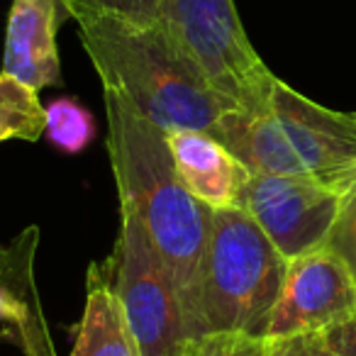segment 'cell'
<instances>
[{
	"mask_svg": "<svg viewBox=\"0 0 356 356\" xmlns=\"http://www.w3.org/2000/svg\"><path fill=\"white\" fill-rule=\"evenodd\" d=\"M105 93L108 154L120 208L132 210L147 229L173 281L193 341L200 337V271L210 234V213L173 163L168 134L113 90Z\"/></svg>",
	"mask_w": 356,
	"mask_h": 356,
	"instance_id": "1",
	"label": "cell"
},
{
	"mask_svg": "<svg viewBox=\"0 0 356 356\" xmlns=\"http://www.w3.org/2000/svg\"><path fill=\"white\" fill-rule=\"evenodd\" d=\"M76 22L86 54L103 81L166 134L198 129L213 134L227 110L200 69L161 22H142L95 0H59Z\"/></svg>",
	"mask_w": 356,
	"mask_h": 356,
	"instance_id": "2",
	"label": "cell"
},
{
	"mask_svg": "<svg viewBox=\"0 0 356 356\" xmlns=\"http://www.w3.org/2000/svg\"><path fill=\"white\" fill-rule=\"evenodd\" d=\"M286 271L288 261L247 210H213L200 271V337L242 332L266 339Z\"/></svg>",
	"mask_w": 356,
	"mask_h": 356,
	"instance_id": "3",
	"label": "cell"
},
{
	"mask_svg": "<svg viewBox=\"0 0 356 356\" xmlns=\"http://www.w3.org/2000/svg\"><path fill=\"white\" fill-rule=\"evenodd\" d=\"M159 22L234 110H266L276 76L249 42L234 0H163Z\"/></svg>",
	"mask_w": 356,
	"mask_h": 356,
	"instance_id": "4",
	"label": "cell"
},
{
	"mask_svg": "<svg viewBox=\"0 0 356 356\" xmlns=\"http://www.w3.org/2000/svg\"><path fill=\"white\" fill-rule=\"evenodd\" d=\"M122 302L139 356H188L191 327L166 266L147 229L127 208H120V237L105 266Z\"/></svg>",
	"mask_w": 356,
	"mask_h": 356,
	"instance_id": "5",
	"label": "cell"
},
{
	"mask_svg": "<svg viewBox=\"0 0 356 356\" xmlns=\"http://www.w3.org/2000/svg\"><path fill=\"white\" fill-rule=\"evenodd\" d=\"M344 195L312 178L252 173L242 203L286 261L325 247Z\"/></svg>",
	"mask_w": 356,
	"mask_h": 356,
	"instance_id": "6",
	"label": "cell"
},
{
	"mask_svg": "<svg viewBox=\"0 0 356 356\" xmlns=\"http://www.w3.org/2000/svg\"><path fill=\"white\" fill-rule=\"evenodd\" d=\"M288 149L307 178L346 195L356 186V115L337 113L281 79L268 100Z\"/></svg>",
	"mask_w": 356,
	"mask_h": 356,
	"instance_id": "7",
	"label": "cell"
},
{
	"mask_svg": "<svg viewBox=\"0 0 356 356\" xmlns=\"http://www.w3.org/2000/svg\"><path fill=\"white\" fill-rule=\"evenodd\" d=\"M356 310V283L332 249L320 247L288 261L266 339L322 334Z\"/></svg>",
	"mask_w": 356,
	"mask_h": 356,
	"instance_id": "8",
	"label": "cell"
},
{
	"mask_svg": "<svg viewBox=\"0 0 356 356\" xmlns=\"http://www.w3.org/2000/svg\"><path fill=\"white\" fill-rule=\"evenodd\" d=\"M59 8V0H13L8 13L3 74L22 81L37 93L61 83L56 47Z\"/></svg>",
	"mask_w": 356,
	"mask_h": 356,
	"instance_id": "9",
	"label": "cell"
},
{
	"mask_svg": "<svg viewBox=\"0 0 356 356\" xmlns=\"http://www.w3.org/2000/svg\"><path fill=\"white\" fill-rule=\"evenodd\" d=\"M176 171L184 186L210 210L239 208L249 171L218 137L198 129L168 134Z\"/></svg>",
	"mask_w": 356,
	"mask_h": 356,
	"instance_id": "10",
	"label": "cell"
},
{
	"mask_svg": "<svg viewBox=\"0 0 356 356\" xmlns=\"http://www.w3.org/2000/svg\"><path fill=\"white\" fill-rule=\"evenodd\" d=\"M71 356H139L122 302L110 283L108 271L100 266L88 268L86 307Z\"/></svg>",
	"mask_w": 356,
	"mask_h": 356,
	"instance_id": "11",
	"label": "cell"
},
{
	"mask_svg": "<svg viewBox=\"0 0 356 356\" xmlns=\"http://www.w3.org/2000/svg\"><path fill=\"white\" fill-rule=\"evenodd\" d=\"M40 229L30 227L8 247L6 266L0 268V322L17 327L30 317L40 300L35 288V252Z\"/></svg>",
	"mask_w": 356,
	"mask_h": 356,
	"instance_id": "12",
	"label": "cell"
},
{
	"mask_svg": "<svg viewBox=\"0 0 356 356\" xmlns=\"http://www.w3.org/2000/svg\"><path fill=\"white\" fill-rule=\"evenodd\" d=\"M47 113L37 90L8 74H0V144L8 139L37 142L44 134Z\"/></svg>",
	"mask_w": 356,
	"mask_h": 356,
	"instance_id": "13",
	"label": "cell"
},
{
	"mask_svg": "<svg viewBox=\"0 0 356 356\" xmlns=\"http://www.w3.org/2000/svg\"><path fill=\"white\" fill-rule=\"evenodd\" d=\"M47 127L44 134L56 149L66 154H79L93 142L95 120L79 100L56 98L44 108Z\"/></svg>",
	"mask_w": 356,
	"mask_h": 356,
	"instance_id": "14",
	"label": "cell"
},
{
	"mask_svg": "<svg viewBox=\"0 0 356 356\" xmlns=\"http://www.w3.org/2000/svg\"><path fill=\"white\" fill-rule=\"evenodd\" d=\"M188 356H268L264 337L242 332H210L193 341Z\"/></svg>",
	"mask_w": 356,
	"mask_h": 356,
	"instance_id": "15",
	"label": "cell"
},
{
	"mask_svg": "<svg viewBox=\"0 0 356 356\" xmlns=\"http://www.w3.org/2000/svg\"><path fill=\"white\" fill-rule=\"evenodd\" d=\"M325 247L332 249L344 261V266L349 268L351 278L356 283V186L341 200L339 215L332 225V232L327 237Z\"/></svg>",
	"mask_w": 356,
	"mask_h": 356,
	"instance_id": "16",
	"label": "cell"
},
{
	"mask_svg": "<svg viewBox=\"0 0 356 356\" xmlns=\"http://www.w3.org/2000/svg\"><path fill=\"white\" fill-rule=\"evenodd\" d=\"M15 337L20 341L25 356H54L49 341V332H47V322H44V312H42L40 300L35 302L30 317L22 322L15 330Z\"/></svg>",
	"mask_w": 356,
	"mask_h": 356,
	"instance_id": "17",
	"label": "cell"
},
{
	"mask_svg": "<svg viewBox=\"0 0 356 356\" xmlns=\"http://www.w3.org/2000/svg\"><path fill=\"white\" fill-rule=\"evenodd\" d=\"M268 356H341L337 354L322 334H298L283 337V339H266Z\"/></svg>",
	"mask_w": 356,
	"mask_h": 356,
	"instance_id": "18",
	"label": "cell"
},
{
	"mask_svg": "<svg viewBox=\"0 0 356 356\" xmlns=\"http://www.w3.org/2000/svg\"><path fill=\"white\" fill-rule=\"evenodd\" d=\"M322 339H325L327 346H332L337 354L356 356V310L351 312L346 320L337 322L334 327L322 332Z\"/></svg>",
	"mask_w": 356,
	"mask_h": 356,
	"instance_id": "19",
	"label": "cell"
},
{
	"mask_svg": "<svg viewBox=\"0 0 356 356\" xmlns=\"http://www.w3.org/2000/svg\"><path fill=\"white\" fill-rule=\"evenodd\" d=\"M95 3H100L105 8H113L118 13H124V15L134 17V20L159 22L163 0H95Z\"/></svg>",
	"mask_w": 356,
	"mask_h": 356,
	"instance_id": "20",
	"label": "cell"
},
{
	"mask_svg": "<svg viewBox=\"0 0 356 356\" xmlns=\"http://www.w3.org/2000/svg\"><path fill=\"white\" fill-rule=\"evenodd\" d=\"M6 259H8V249H3V247H0V268L6 266Z\"/></svg>",
	"mask_w": 356,
	"mask_h": 356,
	"instance_id": "21",
	"label": "cell"
}]
</instances>
